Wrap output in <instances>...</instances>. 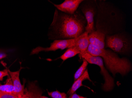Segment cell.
Segmentation results:
<instances>
[{"mask_svg": "<svg viewBox=\"0 0 132 98\" xmlns=\"http://www.w3.org/2000/svg\"><path fill=\"white\" fill-rule=\"evenodd\" d=\"M97 3L95 31L89 34V41L90 44L95 47L104 49L106 36L125 31L126 16L120 9L110 1L98 0Z\"/></svg>", "mask_w": 132, "mask_h": 98, "instance_id": "6da1fadb", "label": "cell"}, {"mask_svg": "<svg viewBox=\"0 0 132 98\" xmlns=\"http://www.w3.org/2000/svg\"><path fill=\"white\" fill-rule=\"evenodd\" d=\"M86 18L78 9L71 15L56 9L47 35L54 40L75 39L86 31Z\"/></svg>", "mask_w": 132, "mask_h": 98, "instance_id": "7a4b0ae2", "label": "cell"}, {"mask_svg": "<svg viewBox=\"0 0 132 98\" xmlns=\"http://www.w3.org/2000/svg\"><path fill=\"white\" fill-rule=\"evenodd\" d=\"M87 52L92 56L101 57L107 69L113 76L119 73L122 76L127 75L132 70L130 61L126 57L120 58L110 49H101L89 44Z\"/></svg>", "mask_w": 132, "mask_h": 98, "instance_id": "3957f363", "label": "cell"}, {"mask_svg": "<svg viewBox=\"0 0 132 98\" xmlns=\"http://www.w3.org/2000/svg\"><path fill=\"white\" fill-rule=\"evenodd\" d=\"M105 48H110L121 55L130 56L132 51V37L126 31L112 35H107L105 39Z\"/></svg>", "mask_w": 132, "mask_h": 98, "instance_id": "277c9868", "label": "cell"}, {"mask_svg": "<svg viewBox=\"0 0 132 98\" xmlns=\"http://www.w3.org/2000/svg\"><path fill=\"white\" fill-rule=\"evenodd\" d=\"M79 56L81 58L86 60L88 63L97 65L100 67V73L103 77L104 81V84L102 86L103 90L105 91H109L112 90L114 87V80L105 68L103 59L100 57L92 56L87 52L80 54Z\"/></svg>", "mask_w": 132, "mask_h": 98, "instance_id": "5b68a950", "label": "cell"}, {"mask_svg": "<svg viewBox=\"0 0 132 98\" xmlns=\"http://www.w3.org/2000/svg\"><path fill=\"white\" fill-rule=\"evenodd\" d=\"M78 9L81 12L87 21L86 31L89 34L95 31V19L97 11V0H83Z\"/></svg>", "mask_w": 132, "mask_h": 98, "instance_id": "8992f818", "label": "cell"}, {"mask_svg": "<svg viewBox=\"0 0 132 98\" xmlns=\"http://www.w3.org/2000/svg\"><path fill=\"white\" fill-rule=\"evenodd\" d=\"M75 38L65 40H55L51 44L50 47L47 48L38 46L33 49L31 52V55L37 54L40 52L55 51L58 50H63L66 48L75 46Z\"/></svg>", "mask_w": 132, "mask_h": 98, "instance_id": "52a82bcc", "label": "cell"}, {"mask_svg": "<svg viewBox=\"0 0 132 98\" xmlns=\"http://www.w3.org/2000/svg\"><path fill=\"white\" fill-rule=\"evenodd\" d=\"M83 1V0H65L61 4H53L57 10L71 15L75 13Z\"/></svg>", "mask_w": 132, "mask_h": 98, "instance_id": "ba28073f", "label": "cell"}, {"mask_svg": "<svg viewBox=\"0 0 132 98\" xmlns=\"http://www.w3.org/2000/svg\"><path fill=\"white\" fill-rule=\"evenodd\" d=\"M21 69L22 68L21 67L19 70L16 71H11L8 70L9 74L14 85V94L19 97L24 94V86L21 84L20 79V72Z\"/></svg>", "mask_w": 132, "mask_h": 98, "instance_id": "9c48e42d", "label": "cell"}, {"mask_svg": "<svg viewBox=\"0 0 132 98\" xmlns=\"http://www.w3.org/2000/svg\"><path fill=\"white\" fill-rule=\"evenodd\" d=\"M89 44V34L85 31L75 38V44L74 47L79 51L80 54L87 52Z\"/></svg>", "mask_w": 132, "mask_h": 98, "instance_id": "30bf717a", "label": "cell"}, {"mask_svg": "<svg viewBox=\"0 0 132 98\" xmlns=\"http://www.w3.org/2000/svg\"><path fill=\"white\" fill-rule=\"evenodd\" d=\"M86 80H88L92 82V80L90 78L88 70L87 69L86 70L84 73H83V75L81 76L79 78H78L75 81V82L72 85V87L69 91V95H71L75 93V92L78 89V88H80V87L82 86L83 85H82V82Z\"/></svg>", "mask_w": 132, "mask_h": 98, "instance_id": "8fae6325", "label": "cell"}, {"mask_svg": "<svg viewBox=\"0 0 132 98\" xmlns=\"http://www.w3.org/2000/svg\"><path fill=\"white\" fill-rule=\"evenodd\" d=\"M14 87L10 77H9L4 84H0V93L14 94Z\"/></svg>", "mask_w": 132, "mask_h": 98, "instance_id": "7c38bea8", "label": "cell"}, {"mask_svg": "<svg viewBox=\"0 0 132 98\" xmlns=\"http://www.w3.org/2000/svg\"><path fill=\"white\" fill-rule=\"evenodd\" d=\"M80 51L76 47H72L68 48L59 58L62 59L63 61H64L69 58L74 57L77 55L80 54Z\"/></svg>", "mask_w": 132, "mask_h": 98, "instance_id": "4fadbf2b", "label": "cell"}, {"mask_svg": "<svg viewBox=\"0 0 132 98\" xmlns=\"http://www.w3.org/2000/svg\"><path fill=\"white\" fill-rule=\"evenodd\" d=\"M83 62L81 65L79 67L77 71L76 72L74 75L75 81L81 76L86 70L88 64V62L85 59H83Z\"/></svg>", "mask_w": 132, "mask_h": 98, "instance_id": "5bb4252c", "label": "cell"}, {"mask_svg": "<svg viewBox=\"0 0 132 98\" xmlns=\"http://www.w3.org/2000/svg\"><path fill=\"white\" fill-rule=\"evenodd\" d=\"M48 95L52 98H67L66 93L60 92L58 90L52 92L47 91Z\"/></svg>", "mask_w": 132, "mask_h": 98, "instance_id": "9a60e30c", "label": "cell"}, {"mask_svg": "<svg viewBox=\"0 0 132 98\" xmlns=\"http://www.w3.org/2000/svg\"><path fill=\"white\" fill-rule=\"evenodd\" d=\"M0 98H20V97L12 93H0Z\"/></svg>", "mask_w": 132, "mask_h": 98, "instance_id": "2e32d148", "label": "cell"}, {"mask_svg": "<svg viewBox=\"0 0 132 98\" xmlns=\"http://www.w3.org/2000/svg\"><path fill=\"white\" fill-rule=\"evenodd\" d=\"M8 70L5 69L3 71H0V81H3L4 77L9 75Z\"/></svg>", "mask_w": 132, "mask_h": 98, "instance_id": "e0dca14e", "label": "cell"}, {"mask_svg": "<svg viewBox=\"0 0 132 98\" xmlns=\"http://www.w3.org/2000/svg\"><path fill=\"white\" fill-rule=\"evenodd\" d=\"M68 98H86V97H84L80 95H78L76 93H74L70 95Z\"/></svg>", "mask_w": 132, "mask_h": 98, "instance_id": "ac0fdd59", "label": "cell"}, {"mask_svg": "<svg viewBox=\"0 0 132 98\" xmlns=\"http://www.w3.org/2000/svg\"><path fill=\"white\" fill-rule=\"evenodd\" d=\"M41 92L39 91L37 92V93L35 94V96L34 98H41Z\"/></svg>", "mask_w": 132, "mask_h": 98, "instance_id": "d6986e66", "label": "cell"}, {"mask_svg": "<svg viewBox=\"0 0 132 98\" xmlns=\"http://www.w3.org/2000/svg\"><path fill=\"white\" fill-rule=\"evenodd\" d=\"M6 56H7V55L4 53L0 52V59H4V58H5Z\"/></svg>", "mask_w": 132, "mask_h": 98, "instance_id": "ffe728a7", "label": "cell"}, {"mask_svg": "<svg viewBox=\"0 0 132 98\" xmlns=\"http://www.w3.org/2000/svg\"><path fill=\"white\" fill-rule=\"evenodd\" d=\"M29 94H28V93H27L26 94H24L23 95L21 96H20V98H30V97Z\"/></svg>", "mask_w": 132, "mask_h": 98, "instance_id": "44dd1931", "label": "cell"}, {"mask_svg": "<svg viewBox=\"0 0 132 98\" xmlns=\"http://www.w3.org/2000/svg\"><path fill=\"white\" fill-rule=\"evenodd\" d=\"M41 98H49L48 97H46V96H41Z\"/></svg>", "mask_w": 132, "mask_h": 98, "instance_id": "7402d4cb", "label": "cell"}, {"mask_svg": "<svg viewBox=\"0 0 132 98\" xmlns=\"http://www.w3.org/2000/svg\"><path fill=\"white\" fill-rule=\"evenodd\" d=\"M30 98H31V97H30Z\"/></svg>", "mask_w": 132, "mask_h": 98, "instance_id": "603a6c76", "label": "cell"}]
</instances>
